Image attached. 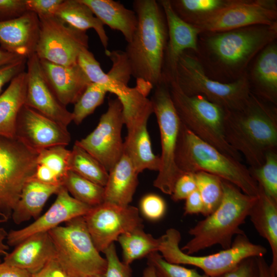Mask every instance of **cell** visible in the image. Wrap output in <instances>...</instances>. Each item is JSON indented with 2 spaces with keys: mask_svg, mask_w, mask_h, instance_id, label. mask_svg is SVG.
Segmentation results:
<instances>
[{
  "mask_svg": "<svg viewBox=\"0 0 277 277\" xmlns=\"http://www.w3.org/2000/svg\"><path fill=\"white\" fill-rule=\"evenodd\" d=\"M27 59L24 58L15 63L0 68V94L4 86L21 72L25 71Z\"/></svg>",
  "mask_w": 277,
  "mask_h": 277,
  "instance_id": "cell-47",
  "label": "cell"
},
{
  "mask_svg": "<svg viewBox=\"0 0 277 277\" xmlns=\"http://www.w3.org/2000/svg\"><path fill=\"white\" fill-rule=\"evenodd\" d=\"M108 91L115 94L121 102L127 128L148 122L153 113L151 100L136 87L130 88L128 84L114 81L108 87Z\"/></svg>",
  "mask_w": 277,
  "mask_h": 277,
  "instance_id": "cell-30",
  "label": "cell"
},
{
  "mask_svg": "<svg viewBox=\"0 0 277 277\" xmlns=\"http://www.w3.org/2000/svg\"><path fill=\"white\" fill-rule=\"evenodd\" d=\"M257 257H249L241 261L231 269L211 277H258ZM210 277V276H209Z\"/></svg>",
  "mask_w": 277,
  "mask_h": 277,
  "instance_id": "cell-44",
  "label": "cell"
},
{
  "mask_svg": "<svg viewBox=\"0 0 277 277\" xmlns=\"http://www.w3.org/2000/svg\"><path fill=\"white\" fill-rule=\"evenodd\" d=\"M107 261L106 271L102 277H131L130 265L125 264L118 258L114 243H112L103 252Z\"/></svg>",
  "mask_w": 277,
  "mask_h": 277,
  "instance_id": "cell-41",
  "label": "cell"
},
{
  "mask_svg": "<svg viewBox=\"0 0 277 277\" xmlns=\"http://www.w3.org/2000/svg\"><path fill=\"white\" fill-rule=\"evenodd\" d=\"M54 16L76 29L83 31L94 29L102 46L105 50L107 49L109 38L104 25L81 0H63Z\"/></svg>",
  "mask_w": 277,
  "mask_h": 277,
  "instance_id": "cell-31",
  "label": "cell"
},
{
  "mask_svg": "<svg viewBox=\"0 0 277 277\" xmlns=\"http://www.w3.org/2000/svg\"><path fill=\"white\" fill-rule=\"evenodd\" d=\"M27 91L25 105L67 127L73 122L72 113L56 97L42 70L35 53L27 58Z\"/></svg>",
  "mask_w": 277,
  "mask_h": 277,
  "instance_id": "cell-17",
  "label": "cell"
},
{
  "mask_svg": "<svg viewBox=\"0 0 277 277\" xmlns=\"http://www.w3.org/2000/svg\"><path fill=\"white\" fill-rule=\"evenodd\" d=\"M56 195L55 201L48 210L34 222L22 229L8 232L6 243L9 246L15 247L33 234L48 232L63 223L83 216L93 207L73 197L63 186Z\"/></svg>",
  "mask_w": 277,
  "mask_h": 277,
  "instance_id": "cell-19",
  "label": "cell"
},
{
  "mask_svg": "<svg viewBox=\"0 0 277 277\" xmlns=\"http://www.w3.org/2000/svg\"><path fill=\"white\" fill-rule=\"evenodd\" d=\"M24 58H25L0 48V68L10 65Z\"/></svg>",
  "mask_w": 277,
  "mask_h": 277,
  "instance_id": "cell-52",
  "label": "cell"
},
{
  "mask_svg": "<svg viewBox=\"0 0 277 277\" xmlns=\"http://www.w3.org/2000/svg\"><path fill=\"white\" fill-rule=\"evenodd\" d=\"M56 250L55 260L68 277H102L106 259L95 247L83 216L73 219L48 231Z\"/></svg>",
  "mask_w": 277,
  "mask_h": 277,
  "instance_id": "cell-6",
  "label": "cell"
},
{
  "mask_svg": "<svg viewBox=\"0 0 277 277\" xmlns=\"http://www.w3.org/2000/svg\"><path fill=\"white\" fill-rule=\"evenodd\" d=\"M39 60L50 87L57 99L65 107L74 104L91 83L77 63L64 66L45 60Z\"/></svg>",
  "mask_w": 277,
  "mask_h": 277,
  "instance_id": "cell-21",
  "label": "cell"
},
{
  "mask_svg": "<svg viewBox=\"0 0 277 277\" xmlns=\"http://www.w3.org/2000/svg\"><path fill=\"white\" fill-rule=\"evenodd\" d=\"M122 250L123 262L130 264L138 259L159 251V238L146 233L143 227L136 228L121 235L117 239Z\"/></svg>",
  "mask_w": 277,
  "mask_h": 277,
  "instance_id": "cell-32",
  "label": "cell"
},
{
  "mask_svg": "<svg viewBox=\"0 0 277 277\" xmlns=\"http://www.w3.org/2000/svg\"><path fill=\"white\" fill-rule=\"evenodd\" d=\"M15 137L37 152L55 146H66L71 141L67 127L25 104L17 117Z\"/></svg>",
  "mask_w": 277,
  "mask_h": 277,
  "instance_id": "cell-16",
  "label": "cell"
},
{
  "mask_svg": "<svg viewBox=\"0 0 277 277\" xmlns=\"http://www.w3.org/2000/svg\"><path fill=\"white\" fill-rule=\"evenodd\" d=\"M1 262H1V259H0V263H1Z\"/></svg>",
  "mask_w": 277,
  "mask_h": 277,
  "instance_id": "cell-56",
  "label": "cell"
},
{
  "mask_svg": "<svg viewBox=\"0 0 277 277\" xmlns=\"http://www.w3.org/2000/svg\"><path fill=\"white\" fill-rule=\"evenodd\" d=\"M108 92L106 88L100 84L91 83L78 101L74 104L73 122L80 124L96 108L103 104Z\"/></svg>",
  "mask_w": 277,
  "mask_h": 277,
  "instance_id": "cell-38",
  "label": "cell"
},
{
  "mask_svg": "<svg viewBox=\"0 0 277 277\" xmlns=\"http://www.w3.org/2000/svg\"><path fill=\"white\" fill-rule=\"evenodd\" d=\"M259 269L258 277H276L271 272L269 265L266 262L264 256L257 257Z\"/></svg>",
  "mask_w": 277,
  "mask_h": 277,
  "instance_id": "cell-54",
  "label": "cell"
},
{
  "mask_svg": "<svg viewBox=\"0 0 277 277\" xmlns=\"http://www.w3.org/2000/svg\"><path fill=\"white\" fill-rule=\"evenodd\" d=\"M174 80L185 94H201L228 111L243 107L251 93L246 72L230 83L214 80L206 74L196 55L189 51L179 57Z\"/></svg>",
  "mask_w": 277,
  "mask_h": 277,
  "instance_id": "cell-7",
  "label": "cell"
},
{
  "mask_svg": "<svg viewBox=\"0 0 277 277\" xmlns=\"http://www.w3.org/2000/svg\"><path fill=\"white\" fill-rule=\"evenodd\" d=\"M56 258V250L48 232L33 234L6 254L3 262L34 274Z\"/></svg>",
  "mask_w": 277,
  "mask_h": 277,
  "instance_id": "cell-23",
  "label": "cell"
},
{
  "mask_svg": "<svg viewBox=\"0 0 277 277\" xmlns=\"http://www.w3.org/2000/svg\"><path fill=\"white\" fill-rule=\"evenodd\" d=\"M138 174L128 156L123 154L109 172L104 187V202L129 205L138 184Z\"/></svg>",
  "mask_w": 277,
  "mask_h": 277,
  "instance_id": "cell-24",
  "label": "cell"
},
{
  "mask_svg": "<svg viewBox=\"0 0 277 277\" xmlns=\"http://www.w3.org/2000/svg\"><path fill=\"white\" fill-rule=\"evenodd\" d=\"M69 171L103 187L106 184L109 173L104 167L83 148L74 143L70 150Z\"/></svg>",
  "mask_w": 277,
  "mask_h": 277,
  "instance_id": "cell-34",
  "label": "cell"
},
{
  "mask_svg": "<svg viewBox=\"0 0 277 277\" xmlns=\"http://www.w3.org/2000/svg\"><path fill=\"white\" fill-rule=\"evenodd\" d=\"M175 161L177 167L183 173H209L234 184L246 194L259 195V185L242 161L204 141L181 122Z\"/></svg>",
  "mask_w": 277,
  "mask_h": 277,
  "instance_id": "cell-5",
  "label": "cell"
},
{
  "mask_svg": "<svg viewBox=\"0 0 277 277\" xmlns=\"http://www.w3.org/2000/svg\"><path fill=\"white\" fill-rule=\"evenodd\" d=\"M143 277H157L152 267L148 265L144 270Z\"/></svg>",
  "mask_w": 277,
  "mask_h": 277,
  "instance_id": "cell-55",
  "label": "cell"
},
{
  "mask_svg": "<svg viewBox=\"0 0 277 277\" xmlns=\"http://www.w3.org/2000/svg\"><path fill=\"white\" fill-rule=\"evenodd\" d=\"M127 131L124 142L123 154L128 156L138 173L146 169L158 171L160 157L152 151L147 122L128 128Z\"/></svg>",
  "mask_w": 277,
  "mask_h": 277,
  "instance_id": "cell-27",
  "label": "cell"
},
{
  "mask_svg": "<svg viewBox=\"0 0 277 277\" xmlns=\"http://www.w3.org/2000/svg\"><path fill=\"white\" fill-rule=\"evenodd\" d=\"M231 0H170L177 15L195 25L210 17L227 5Z\"/></svg>",
  "mask_w": 277,
  "mask_h": 277,
  "instance_id": "cell-33",
  "label": "cell"
},
{
  "mask_svg": "<svg viewBox=\"0 0 277 277\" xmlns=\"http://www.w3.org/2000/svg\"><path fill=\"white\" fill-rule=\"evenodd\" d=\"M247 76L251 92L277 106V42L270 43L249 66Z\"/></svg>",
  "mask_w": 277,
  "mask_h": 277,
  "instance_id": "cell-22",
  "label": "cell"
},
{
  "mask_svg": "<svg viewBox=\"0 0 277 277\" xmlns=\"http://www.w3.org/2000/svg\"><path fill=\"white\" fill-rule=\"evenodd\" d=\"M81 1L104 25L120 31L127 43L131 41L137 25V17L134 10L113 0Z\"/></svg>",
  "mask_w": 277,
  "mask_h": 277,
  "instance_id": "cell-28",
  "label": "cell"
},
{
  "mask_svg": "<svg viewBox=\"0 0 277 277\" xmlns=\"http://www.w3.org/2000/svg\"><path fill=\"white\" fill-rule=\"evenodd\" d=\"M197 190L203 200L205 217L212 213L222 200L223 190L222 179L203 171L194 173Z\"/></svg>",
  "mask_w": 277,
  "mask_h": 277,
  "instance_id": "cell-36",
  "label": "cell"
},
{
  "mask_svg": "<svg viewBox=\"0 0 277 277\" xmlns=\"http://www.w3.org/2000/svg\"><path fill=\"white\" fill-rule=\"evenodd\" d=\"M63 186L73 197L91 207L98 206L104 202V187L72 171L68 172L63 180Z\"/></svg>",
  "mask_w": 277,
  "mask_h": 277,
  "instance_id": "cell-35",
  "label": "cell"
},
{
  "mask_svg": "<svg viewBox=\"0 0 277 277\" xmlns=\"http://www.w3.org/2000/svg\"><path fill=\"white\" fill-rule=\"evenodd\" d=\"M33 274L4 262L0 263V277H32Z\"/></svg>",
  "mask_w": 277,
  "mask_h": 277,
  "instance_id": "cell-51",
  "label": "cell"
},
{
  "mask_svg": "<svg viewBox=\"0 0 277 277\" xmlns=\"http://www.w3.org/2000/svg\"><path fill=\"white\" fill-rule=\"evenodd\" d=\"M168 84L172 101L181 123L204 141L242 161V155L229 145L225 136L224 122L226 110L201 94H185L174 80Z\"/></svg>",
  "mask_w": 277,
  "mask_h": 277,
  "instance_id": "cell-8",
  "label": "cell"
},
{
  "mask_svg": "<svg viewBox=\"0 0 277 277\" xmlns=\"http://www.w3.org/2000/svg\"><path fill=\"white\" fill-rule=\"evenodd\" d=\"M63 186L46 184L32 177L25 184L11 217L16 224L32 218L36 219L49 198L57 194Z\"/></svg>",
  "mask_w": 277,
  "mask_h": 277,
  "instance_id": "cell-26",
  "label": "cell"
},
{
  "mask_svg": "<svg viewBox=\"0 0 277 277\" xmlns=\"http://www.w3.org/2000/svg\"><path fill=\"white\" fill-rule=\"evenodd\" d=\"M63 0H25L28 11L36 14L38 16L54 15Z\"/></svg>",
  "mask_w": 277,
  "mask_h": 277,
  "instance_id": "cell-46",
  "label": "cell"
},
{
  "mask_svg": "<svg viewBox=\"0 0 277 277\" xmlns=\"http://www.w3.org/2000/svg\"><path fill=\"white\" fill-rule=\"evenodd\" d=\"M197 189L194 173H184L176 181L171 199L175 202L185 200L191 193Z\"/></svg>",
  "mask_w": 277,
  "mask_h": 277,
  "instance_id": "cell-43",
  "label": "cell"
},
{
  "mask_svg": "<svg viewBox=\"0 0 277 277\" xmlns=\"http://www.w3.org/2000/svg\"><path fill=\"white\" fill-rule=\"evenodd\" d=\"M95 277H97V276H95Z\"/></svg>",
  "mask_w": 277,
  "mask_h": 277,
  "instance_id": "cell-57",
  "label": "cell"
},
{
  "mask_svg": "<svg viewBox=\"0 0 277 277\" xmlns=\"http://www.w3.org/2000/svg\"><path fill=\"white\" fill-rule=\"evenodd\" d=\"M252 177L268 196L277 201V153H266L264 164L260 167L249 168Z\"/></svg>",
  "mask_w": 277,
  "mask_h": 277,
  "instance_id": "cell-37",
  "label": "cell"
},
{
  "mask_svg": "<svg viewBox=\"0 0 277 277\" xmlns=\"http://www.w3.org/2000/svg\"><path fill=\"white\" fill-rule=\"evenodd\" d=\"M276 23V0H231L213 15L194 26L202 33Z\"/></svg>",
  "mask_w": 277,
  "mask_h": 277,
  "instance_id": "cell-15",
  "label": "cell"
},
{
  "mask_svg": "<svg viewBox=\"0 0 277 277\" xmlns=\"http://www.w3.org/2000/svg\"><path fill=\"white\" fill-rule=\"evenodd\" d=\"M124 125L121 102L117 98L109 99L108 109L101 115L96 127L75 143L96 159L109 173L123 155Z\"/></svg>",
  "mask_w": 277,
  "mask_h": 277,
  "instance_id": "cell-13",
  "label": "cell"
},
{
  "mask_svg": "<svg viewBox=\"0 0 277 277\" xmlns=\"http://www.w3.org/2000/svg\"><path fill=\"white\" fill-rule=\"evenodd\" d=\"M32 177L42 183L53 185L63 186L57 176L47 166L37 164Z\"/></svg>",
  "mask_w": 277,
  "mask_h": 277,
  "instance_id": "cell-48",
  "label": "cell"
},
{
  "mask_svg": "<svg viewBox=\"0 0 277 277\" xmlns=\"http://www.w3.org/2000/svg\"><path fill=\"white\" fill-rule=\"evenodd\" d=\"M224 129L229 145L244 156L250 168H259L267 152L276 151V106L251 92L241 108L226 110Z\"/></svg>",
  "mask_w": 277,
  "mask_h": 277,
  "instance_id": "cell-2",
  "label": "cell"
},
{
  "mask_svg": "<svg viewBox=\"0 0 277 277\" xmlns=\"http://www.w3.org/2000/svg\"><path fill=\"white\" fill-rule=\"evenodd\" d=\"M67 277H68V276H67Z\"/></svg>",
  "mask_w": 277,
  "mask_h": 277,
  "instance_id": "cell-58",
  "label": "cell"
},
{
  "mask_svg": "<svg viewBox=\"0 0 277 277\" xmlns=\"http://www.w3.org/2000/svg\"><path fill=\"white\" fill-rule=\"evenodd\" d=\"M222 181L221 202L212 213L189 229L192 238L181 248L187 254L192 255L215 245L228 249L234 235L244 232L240 227L249 216L258 195H249L229 182Z\"/></svg>",
  "mask_w": 277,
  "mask_h": 277,
  "instance_id": "cell-4",
  "label": "cell"
},
{
  "mask_svg": "<svg viewBox=\"0 0 277 277\" xmlns=\"http://www.w3.org/2000/svg\"><path fill=\"white\" fill-rule=\"evenodd\" d=\"M27 12L25 0H0V22L15 18Z\"/></svg>",
  "mask_w": 277,
  "mask_h": 277,
  "instance_id": "cell-45",
  "label": "cell"
},
{
  "mask_svg": "<svg viewBox=\"0 0 277 277\" xmlns=\"http://www.w3.org/2000/svg\"><path fill=\"white\" fill-rule=\"evenodd\" d=\"M7 219L1 213H0V224L6 222ZM8 232L6 230L0 227V256H5L8 253L9 246L7 244L6 239Z\"/></svg>",
  "mask_w": 277,
  "mask_h": 277,
  "instance_id": "cell-53",
  "label": "cell"
},
{
  "mask_svg": "<svg viewBox=\"0 0 277 277\" xmlns=\"http://www.w3.org/2000/svg\"><path fill=\"white\" fill-rule=\"evenodd\" d=\"M164 11L168 28V42L166 48L162 80L167 83L174 80L177 62L186 51H198L200 30L180 18L173 11L170 0L158 1Z\"/></svg>",
  "mask_w": 277,
  "mask_h": 277,
  "instance_id": "cell-18",
  "label": "cell"
},
{
  "mask_svg": "<svg viewBox=\"0 0 277 277\" xmlns=\"http://www.w3.org/2000/svg\"><path fill=\"white\" fill-rule=\"evenodd\" d=\"M37 156L17 138L0 136V213L8 220L25 184L34 175Z\"/></svg>",
  "mask_w": 277,
  "mask_h": 277,
  "instance_id": "cell-11",
  "label": "cell"
},
{
  "mask_svg": "<svg viewBox=\"0 0 277 277\" xmlns=\"http://www.w3.org/2000/svg\"><path fill=\"white\" fill-rule=\"evenodd\" d=\"M93 242L103 252L122 234L143 227L138 209L132 206H120L104 202L91 208L83 216Z\"/></svg>",
  "mask_w": 277,
  "mask_h": 277,
  "instance_id": "cell-14",
  "label": "cell"
},
{
  "mask_svg": "<svg viewBox=\"0 0 277 277\" xmlns=\"http://www.w3.org/2000/svg\"><path fill=\"white\" fill-rule=\"evenodd\" d=\"M137 25L124 51L136 83L154 88L162 81L164 54L168 42L165 15L158 1L135 0Z\"/></svg>",
  "mask_w": 277,
  "mask_h": 277,
  "instance_id": "cell-3",
  "label": "cell"
},
{
  "mask_svg": "<svg viewBox=\"0 0 277 277\" xmlns=\"http://www.w3.org/2000/svg\"><path fill=\"white\" fill-rule=\"evenodd\" d=\"M38 17L39 34L35 51L37 57L58 65L77 64L80 53L89 48L86 31L76 29L54 15Z\"/></svg>",
  "mask_w": 277,
  "mask_h": 277,
  "instance_id": "cell-12",
  "label": "cell"
},
{
  "mask_svg": "<svg viewBox=\"0 0 277 277\" xmlns=\"http://www.w3.org/2000/svg\"><path fill=\"white\" fill-rule=\"evenodd\" d=\"M259 188L258 199L248 216L258 233L268 242L272 253L269 267L273 275L277 277V201Z\"/></svg>",
  "mask_w": 277,
  "mask_h": 277,
  "instance_id": "cell-25",
  "label": "cell"
},
{
  "mask_svg": "<svg viewBox=\"0 0 277 277\" xmlns=\"http://www.w3.org/2000/svg\"><path fill=\"white\" fill-rule=\"evenodd\" d=\"M184 207V215L203 213L204 204L201 196L196 189L186 199Z\"/></svg>",
  "mask_w": 277,
  "mask_h": 277,
  "instance_id": "cell-49",
  "label": "cell"
},
{
  "mask_svg": "<svg viewBox=\"0 0 277 277\" xmlns=\"http://www.w3.org/2000/svg\"><path fill=\"white\" fill-rule=\"evenodd\" d=\"M147 257V265L152 267L157 277H209L205 274H200L195 269L167 262L158 251Z\"/></svg>",
  "mask_w": 277,
  "mask_h": 277,
  "instance_id": "cell-40",
  "label": "cell"
},
{
  "mask_svg": "<svg viewBox=\"0 0 277 277\" xmlns=\"http://www.w3.org/2000/svg\"><path fill=\"white\" fill-rule=\"evenodd\" d=\"M150 100L159 128L162 150L160 168L153 185L171 195L176 180L184 173L178 168L175 161L181 121L167 83L162 81L154 87Z\"/></svg>",
  "mask_w": 277,
  "mask_h": 277,
  "instance_id": "cell-10",
  "label": "cell"
},
{
  "mask_svg": "<svg viewBox=\"0 0 277 277\" xmlns=\"http://www.w3.org/2000/svg\"><path fill=\"white\" fill-rule=\"evenodd\" d=\"M32 277H67L56 260L50 261L41 270Z\"/></svg>",
  "mask_w": 277,
  "mask_h": 277,
  "instance_id": "cell-50",
  "label": "cell"
},
{
  "mask_svg": "<svg viewBox=\"0 0 277 277\" xmlns=\"http://www.w3.org/2000/svg\"><path fill=\"white\" fill-rule=\"evenodd\" d=\"M140 208L145 217L150 221H156L164 215L166 205L162 197L156 194L149 193L142 198Z\"/></svg>",
  "mask_w": 277,
  "mask_h": 277,
  "instance_id": "cell-42",
  "label": "cell"
},
{
  "mask_svg": "<svg viewBox=\"0 0 277 277\" xmlns=\"http://www.w3.org/2000/svg\"><path fill=\"white\" fill-rule=\"evenodd\" d=\"M27 73L24 71L13 78L0 94V136L14 138L17 117L25 104Z\"/></svg>",
  "mask_w": 277,
  "mask_h": 277,
  "instance_id": "cell-29",
  "label": "cell"
},
{
  "mask_svg": "<svg viewBox=\"0 0 277 277\" xmlns=\"http://www.w3.org/2000/svg\"><path fill=\"white\" fill-rule=\"evenodd\" d=\"M276 38L277 23L202 32L195 55L209 77L230 83L243 76L259 53Z\"/></svg>",
  "mask_w": 277,
  "mask_h": 277,
  "instance_id": "cell-1",
  "label": "cell"
},
{
  "mask_svg": "<svg viewBox=\"0 0 277 277\" xmlns=\"http://www.w3.org/2000/svg\"><path fill=\"white\" fill-rule=\"evenodd\" d=\"M39 34L38 17L28 11L15 18L0 22L1 48L27 59L35 53Z\"/></svg>",
  "mask_w": 277,
  "mask_h": 277,
  "instance_id": "cell-20",
  "label": "cell"
},
{
  "mask_svg": "<svg viewBox=\"0 0 277 277\" xmlns=\"http://www.w3.org/2000/svg\"><path fill=\"white\" fill-rule=\"evenodd\" d=\"M70 150L65 146L58 145L43 149L38 152L37 164L47 166L62 183L69 171L68 163Z\"/></svg>",
  "mask_w": 277,
  "mask_h": 277,
  "instance_id": "cell-39",
  "label": "cell"
},
{
  "mask_svg": "<svg viewBox=\"0 0 277 277\" xmlns=\"http://www.w3.org/2000/svg\"><path fill=\"white\" fill-rule=\"evenodd\" d=\"M181 240L179 231L174 228L167 229L159 238L158 252L169 263L196 267L210 277L231 269L246 258L262 257L267 253L265 247L252 243L244 232L235 235L229 248L204 256H195L184 252L179 246Z\"/></svg>",
  "mask_w": 277,
  "mask_h": 277,
  "instance_id": "cell-9",
  "label": "cell"
}]
</instances>
